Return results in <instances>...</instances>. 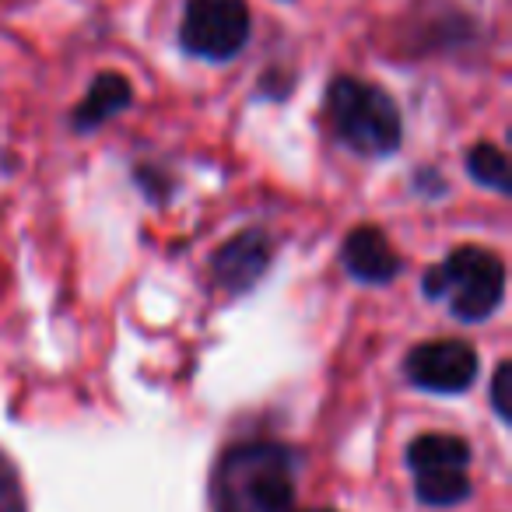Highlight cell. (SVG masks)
Returning a JSON list of instances; mask_svg holds the SVG:
<instances>
[{"label":"cell","instance_id":"12","mask_svg":"<svg viewBox=\"0 0 512 512\" xmlns=\"http://www.w3.org/2000/svg\"><path fill=\"white\" fill-rule=\"evenodd\" d=\"M509 383H512V365L502 362L495 369V379H491V404H495L498 418L509 421L512 418V400H509Z\"/></svg>","mask_w":512,"mask_h":512},{"label":"cell","instance_id":"10","mask_svg":"<svg viewBox=\"0 0 512 512\" xmlns=\"http://www.w3.org/2000/svg\"><path fill=\"white\" fill-rule=\"evenodd\" d=\"M467 169L470 176L481 186L498 193H512V179H509V158L495 148V144H477L467 155Z\"/></svg>","mask_w":512,"mask_h":512},{"label":"cell","instance_id":"4","mask_svg":"<svg viewBox=\"0 0 512 512\" xmlns=\"http://www.w3.org/2000/svg\"><path fill=\"white\" fill-rule=\"evenodd\" d=\"M414 491L425 505L446 509L470 495V446L456 435H421L407 446Z\"/></svg>","mask_w":512,"mask_h":512},{"label":"cell","instance_id":"6","mask_svg":"<svg viewBox=\"0 0 512 512\" xmlns=\"http://www.w3.org/2000/svg\"><path fill=\"white\" fill-rule=\"evenodd\" d=\"M407 379L428 393H463L477 379V355L463 341H432L407 355Z\"/></svg>","mask_w":512,"mask_h":512},{"label":"cell","instance_id":"9","mask_svg":"<svg viewBox=\"0 0 512 512\" xmlns=\"http://www.w3.org/2000/svg\"><path fill=\"white\" fill-rule=\"evenodd\" d=\"M130 106V81L123 74H99L88 88V95L81 99V106L74 109V127L78 130H95L106 120H113L116 113Z\"/></svg>","mask_w":512,"mask_h":512},{"label":"cell","instance_id":"11","mask_svg":"<svg viewBox=\"0 0 512 512\" xmlns=\"http://www.w3.org/2000/svg\"><path fill=\"white\" fill-rule=\"evenodd\" d=\"M0 512H29L25 509L22 481H18L15 467H11L4 453H0Z\"/></svg>","mask_w":512,"mask_h":512},{"label":"cell","instance_id":"5","mask_svg":"<svg viewBox=\"0 0 512 512\" xmlns=\"http://www.w3.org/2000/svg\"><path fill=\"white\" fill-rule=\"evenodd\" d=\"M249 43V8L242 0H190L179 46L200 60H232Z\"/></svg>","mask_w":512,"mask_h":512},{"label":"cell","instance_id":"7","mask_svg":"<svg viewBox=\"0 0 512 512\" xmlns=\"http://www.w3.org/2000/svg\"><path fill=\"white\" fill-rule=\"evenodd\" d=\"M274 256V242L264 228H246V232L232 235L225 246L214 253L211 260V274L225 292L239 295L249 292L256 281L264 278L267 267H271Z\"/></svg>","mask_w":512,"mask_h":512},{"label":"cell","instance_id":"1","mask_svg":"<svg viewBox=\"0 0 512 512\" xmlns=\"http://www.w3.org/2000/svg\"><path fill=\"white\" fill-rule=\"evenodd\" d=\"M292 498V453L278 442H242L214 470V512H288Z\"/></svg>","mask_w":512,"mask_h":512},{"label":"cell","instance_id":"8","mask_svg":"<svg viewBox=\"0 0 512 512\" xmlns=\"http://www.w3.org/2000/svg\"><path fill=\"white\" fill-rule=\"evenodd\" d=\"M341 260L348 267V274L362 285H386L400 274V256L393 253L390 239L379 228H355L344 239Z\"/></svg>","mask_w":512,"mask_h":512},{"label":"cell","instance_id":"3","mask_svg":"<svg viewBox=\"0 0 512 512\" xmlns=\"http://www.w3.org/2000/svg\"><path fill=\"white\" fill-rule=\"evenodd\" d=\"M330 123L351 151L369 158L393 155L404 141V120L390 95L362 78H337L330 85Z\"/></svg>","mask_w":512,"mask_h":512},{"label":"cell","instance_id":"13","mask_svg":"<svg viewBox=\"0 0 512 512\" xmlns=\"http://www.w3.org/2000/svg\"><path fill=\"white\" fill-rule=\"evenodd\" d=\"M309 512H334V509H309Z\"/></svg>","mask_w":512,"mask_h":512},{"label":"cell","instance_id":"2","mask_svg":"<svg viewBox=\"0 0 512 512\" xmlns=\"http://www.w3.org/2000/svg\"><path fill=\"white\" fill-rule=\"evenodd\" d=\"M421 292L435 302H446L456 320H488L505 295L502 256L481 246H456L442 264L428 267Z\"/></svg>","mask_w":512,"mask_h":512}]
</instances>
